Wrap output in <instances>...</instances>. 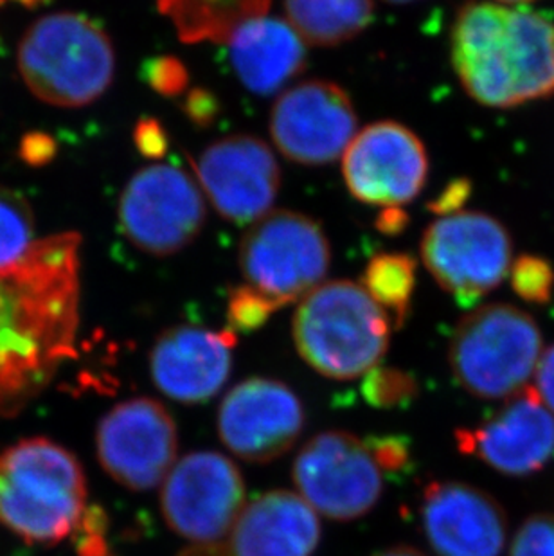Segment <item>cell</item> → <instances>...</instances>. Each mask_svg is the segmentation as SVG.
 I'll return each mask as SVG.
<instances>
[{
    "label": "cell",
    "mask_w": 554,
    "mask_h": 556,
    "mask_svg": "<svg viewBox=\"0 0 554 556\" xmlns=\"http://www.w3.org/2000/svg\"><path fill=\"white\" fill-rule=\"evenodd\" d=\"M421 525L438 556H501L506 547L504 509L470 484L430 483L421 498Z\"/></svg>",
    "instance_id": "cell-17"
},
{
    "label": "cell",
    "mask_w": 554,
    "mask_h": 556,
    "mask_svg": "<svg viewBox=\"0 0 554 556\" xmlns=\"http://www.w3.org/2000/svg\"><path fill=\"white\" fill-rule=\"evenodd\" d=\"M186 43H227L245 22L267 15L273 0H158Z\"/></svg>",
    "instance_id": "cell-23"
},
{
    "label": "cell",
    "mask_w": 554,
    "mask_h": 556,
    "mask_svg": "<svg viewBox=\"0 0 554 556\" xmlns=\"http://www.w3.org/2000/svg\"><path fill=\"white\" fill-rule=\"evenodd\" d=\"M144 76L150 87L164 98H177L189 87V71L175 56L148 60Z\"/></svg>",
    "instance_id": "cell-31"
},
{
    "label": "cell",
    "mask_w": 554,
    "mask_h": 556,
    "mask_svg": "<svg viewBox=\"0 0 554 556\" xmlns=\"http://www.w3.org/2000/svg\"><path fill=\"white\" fill-rule=\"evenodd\" d=\"M389 2H394V4H408V2H416V0H389Z\"/></svg>",
    "instance_id": "cell-43"
},
{
    "label": "cell",
    "mask_w": 554,
    "mask_h": 556,
    "mask_svg": "<svg viewBox=\"0 0 554 556\" xmlns=\"http://www.w3.org/2000/svg\"><path fill=\"white\" fill-rule=\"evenodd\" d=\"M512 254L506 227L476 211L440 216L421 240L425 267L461 306H474L498 289L509 274Z\"/></svg>",
    "instance_id": "cell-7"
},
{
    "label": "cell",
    "mask_w": 554,
    "mask_h": 556,
    "mask_svg": "<svg viewBox=\"0 0 554 556\" xmlns=\"http://www.w3.org/2000/svg\"><path fill=\"white\" fill-rule=\"evenodd\" d=\"M37 242L32 205L15 189L0 186V270L22 262Z\"/></svg>",
    "instance_id": "cell-26"
},
{
    "label": "cell",
    "mask_w": 554,
    "mask_h": 556,
    "mask_svg": "<svg viewBox=\"0 0 554 556\" xmlns=\"http://www.w3.org/2000/svg\"><path fill=\"white\" fill-rule=\"evenodd\" d=\"M79 249L76 232L38 238L0 270V418L24 409L76 357Z\"/></svg>",
    "instance_id": "cell-1"
},
{
    "label": "cell",
    "mask_w": 554,
    "mask_h": 556,
    "mask_svg": "<svg viewBox=\"0 0 554 556\" xmlns=\"http://www.w3.org/2000/svg\"><path fill=\"white\" fill-rule=\"evenodd\" d=\"M303 427L298 394L273 378H247L225 394L218 410L221 440L249 463H270L287 454Z\"/></svg>",
    "instance_id": "cell-15"
},
{
    "label": "cell",
    "mask_w": 554,
    "mask_h": 556,
    "mask_svg": "<svg viewBox=\"0 0 554 556\" xmlns=\"http://www.w3.org/2000/svg\"><path fill=\"white\" fill-rule=\"evenodd\" d=\"M18 73L38 100L63 109L105 96L115 76V51L101 24L73 11L40 16L24 33Z\"/></svg>",
    "instance_id": "cell-3"
},
{
    "label": "cell",
    "mask_w": 554,
    "mask_h": 556,
    "mask_svg": "<svg viewBox=\"0 0 554 556\" xmlns=\"http://www.w3.org/2000/svg\"><path fill=\"white\" fill-rule=\"evenodd\" d=\"M227 43L236 78L252 94H276L306 65L303 38L290 22L276 16L245 22Z\"/></svg>",
    "instance_id": "cell-21"
},
{
    "label": "cell",
    "mask_w": 554,
    "mask_h": 556,
    "mask_svg": "<svg viewBox=\"0 0 554 556\" xmlns=\"http://www.w3.org/2000/svg\"><path fill=\"white\" fill-rule=\"evenodd\" d=\"M375 556H427L424 553L418 552V549H414V547L408 546H398V547H389V549H383V552L377 553Z\"/></svg>",
    "instance_id": "cell-40"
},
{
    "label": "cell",
    "mask_w": 554,
    "mask_h": 556,
    "mask_svg": "<svg viewBox=\"0 0 554 556\" xmlns=\"http://www.w3.org/2000/svg\"><path fill=\"white\" fill-rule=\"evenodd\" d=\"M364 443L382 473H403L411 465V445L405 435H372Z\"/></svg>",
    "instance_id": "cell-32"
},
{
    "label": "cell",
    "mask_w": 554,
    "mask_h": 556,
    "mask_svg": "<svg viewBox=\"0 0 554 556\" xmlns=\"http://www.w3.org/2000/svg\"><path fill=\"white\" fill-rule=\"evenodd\" d=\"M182 109L194 125L207 126L218 116L221 103L216 100L215 94H211L210 90L193 89L184 101Z\"/></svg>",
    "instance_id": "cell-35"
},
{
    "label": "cell",
    "mask_w": 554,
    "mask_h": 556,
    "mask_svg": "<svg viewBox=\"0 0 554 556\" xmlns=\"http://www.w3.org/2000/svg\"><path fill=\"white\" fill-rule=\"evenodd\" d=\"M378 231L386 232V235H398V232H402L405 227H407V215H405V211L402 207H396V210H383L382 215L378 216L377 220Z\"/></svg>",
    "instance_id": "cell-38"
},
{
    "label": "cell",
    "mask_w": 554,
    "mask_h": 556,
    "mask_svg": "<svg viewBox=\"0 0 554 556\" xmlns=\"http://www.w3.org/2000/svg\"><path fill=\"white\" fill-rule=\"evenodd\" d=\"M235 344V331L169 328L159 336L150 353L153 383L180 404H204L227 382Z\"/></svg>",
    "instance_id": "cell-18"
},
{
    "label": "cell",
    "mask_w": 554,
    "mask_h": 556,
    "mask_svg": "<svg viewBox=\"0 0 554 556\" xmlns=\"http://www.w3.org/2000/svg\"><path fill=\"white\" fill-rule=\"evenodd\" d=\"M277 312L268 301L254 294L243 285L230 290L227 303V330L235 333H251L267 325V320Z\"/></svg>",
    "instance_id": "cell-29"
},
{
    "label": "cell",
    "mask_w": 554,
    "mask_h": 556,
    "mask_svg": "<svg viewBox=\"0 0 554 556\" xmlns=\"http://www.w3.org/2000/svg\"><path fill=\"white\" fill-rule=\"evenodd\" d=\"M507 18L509 8L468 2L450 33V56L461 85L477 103L493 109L515 106L504 62Z\"/></svg>",
    "instance_id": "cell-19"
},
{
    "label": "cell",
    "mask_w": 554,
    "mask_h": 556,
    "mask_svg": "<svg viewBox=\"0 0 554 556\" xmlns=\"http://www.w3.org/2000/svg\"><path fill=\"white\" fill-rule=\"evenodd\" d=\"M419 386L411 372L377 366L362 380V396L378 409H402L418 396Z\"/></svg>",
    "instance_id": "cell-27"
},
{
    "label": "cell",
    "mask_w": 554,
    "mask_h": 556,
    "mask_svg": "<svg viewBox=\"0 0 554 556\" xmlns=\"http://www.w3.org/2000/svg\"><path fill=\"white\" fill-rule=\"evenodd\" d=\"M194 174L225 220L245 226L268 215L281 188V169L267 142L236 134L200 153Z\"/></svg>",
    "instance_id": "cell-14"
},
{
    "label": "cell",
    "mask_w": 554,
    "mask_h": 556,
    "mask_svg": "<svg viewBox=\"0 0 554 556\" xmlns=\"http://www.w3.org/2000/svg\"><path fill=\"white\" fill-rule=\"evenodd\" d=\"M459 451L504 476L539 472L554 456V416L537 389L524 388L474 429L455 432Z\"/></svg>",
    "instance_id": "cell-16"
},
{
    "label": "cell",
    "mask_w": 554,
    "mask_h": 556,
    "mask_svg": "<svg viewBox=\"0 0 554 556\" xmlns=\"http://www.w3.org/2000/svg\"><path fill=\"white\" fill-rule=\"evenodd\" d=\"M356 128L350 94L326 79H309L285 90L270 112L274 144L303 166L335 163L355 139Z\"/></svg>",
    "instance_id": "cell-13"
},
{
    "label": "cell",
    "mask_w": 554,
    "mask_h": 556,
    "mask_svg": "<svg viewBox=\"0 0 554 556\" xmlns=\"http://www.w3.org/2000/svg\"><path fill=\"white\" fill-rule=\"evenodd\" d=\"M4 2H8V0H0V4H4ZM15 2H21L24 5H38L46 2V0H15Z\"/></svg>",
    "instance_id": "cell-41"
},
{
    "label": "cell",
    "mask_w": 554,
    "mask_h": 556,
    "mask_svg": "<svg viewBox=\"0 0 554 556\" xmlns=\"http://www.w3.org/2000/svg\"><path fill=\"white\" fill-rule=\"evenodd\" d=\"M429 153L411 128L378 122L356 134L342 157V175L358 202L383 210L411 204L429 179Z\"/></svg>",
    "instance_id": "cell-12"
},
{
    "label": "cell",
    "mask_w": 554,
    "mask_h": 556,
    "mask_svg": "<svg viewBox=\"0 0 554 556\" xmlns=\"http://www.w3.org/2000/svg\"><path fill=\"white\" fill-rule=\"evenodd\" d=\"M418 263L405 252H382L367 263L362 287L386 309L391 325L400 330L407 323L416 289Z\"/></svg>",
    "instance_id": "cell-25"
},
{
    "label": "cell",
    "mask_w": 554,
    "mask_h": 556,
    "mask_svg": "<svg viewBox=\"0 0 554 556\" xmlns=\"http://www.w3.org/2000/svg\"><path fill=\"white\" fill-rule=\"evenodd\" d=\"M87 511L78 457L49 438H27L0 452V526L27 544L56 546Z\"/></svg>",
    "instance_id": "cell-2"
},
{
    "label": "cell",
    "mask_w": 554,
    "mask_h": 556,
    "mask_svg": "<svg viewBox=\"0 0 554 556\" xmlns=\"http://www.w3.org/2000/svg\"><path fill=\"white\" fill-rule=\"evenodd\" d=\"M238 257L241 285L281 309L323 285L331 265L330 240L314 218L273 211L243 235Z\"/></svg>",
    "instance_id": "cell-6"
},
{
    "label": "cell",
    "mask_w": 554,
    "mask_h": 556,
    "mask_svg": "<svg viewBox=\"0 0 554 556\" xmlns=\"http://www.w3.org/2000/svg\"><path fill=\"white\" fill-rule=\"evenodd\" d=\"M471 182L468 179H455L441 191L440 197L430 202V211L435 215L449 216L459 213L461 207L470 199Z\"/></svg>",
    "instance_id": "cell-36"
},
{
    "label": "cell",
    "mask_w": 554,
    "mask_h": 556,
    "mask_svg": "<svg viewBox=\"0 0 554 556\" xmlns=\"http://www.w3.org/2000/svg\"><path fill=\"white\" fill-rule=\"evenodd\" d=\"M534 372H537V393L554 415V344L542 353Z\"/></svg>",
    "instance_id": "cell-37"
},
{
    "label": "cell",
    "mask_w": 554,
    "mask_h": 556,
    "mask_svg": "<svg viewBox=\"0 0 554 556\" xmlns=\"http://www.w3.org/2000/svg\"><path fill=\"white\" fill-rule=\"evenodd\" d=\"M501 4H524V2H533V0H498Z\"/></svg>",
    "instance_id": "cell-42"
},
{
    "label": "cell",
    "mask_w": 554,
    "mask_h": 556,
    "mask_svg": "<svg viewBox=\"0 0 554 556\" xmlns=\"http://www.w3.org/2000/svg\"><path fill=\"white\" fill-rule=\"evenodd\" d=\"M285 11L304 42L335 48L372 24L375 4L373 0H285Z\"/></svg>",
    "instance_id": "cell-24"
},
{
    "label": "cell",
    "mask_w": 554,
    "mask_h": 556,
    "mask_svg": "<svg viewBox=\"0 0 554 556\" xmlns=\"http://www.w3.org/2000/svg\"><path fill=\"white\" fill-rule=\"evenodd\" d=\"M509 283L520 300L545 305L553 295L554 268L544 257L522 254L509 267Z\"/></svg>",
    "instance_id": "cell-28"
},
{
    "label": "cell",
    "mask_w": 554,
    "mask_h": 556,
    "mask_svg": "<svg viewBox=\"0 0 554 556\" xmlns=\"http://www.w3.org/2000/svg\"><path fill=\"white\" fill-rule=\"evenodd\" d=\"M96 451L101 467L115 483L147 492L164 483L175 465L177 426L158 400H125L101 418Z\"/></svg>",
    "instance_id": "cell-11"
},
{
    "label": "cell",
    "mask_w": 554,
    "mask_h": 556,
    "mask_svg": "<svg viewBox=\"0 0 554 556\" xmlns=\"http://www.w3.org/2000/svg\"><path fill=\"white\" fill-rule=\"evenodd\" d=\"M134 141H136L139 152L147 157H163L167 150L166 130L158 119H152V117L137 123Z\"/></svg>",
    "instance_id": "cell-34"
},
{
    "label": "cell",
    "mask_w": 554,
    "mask_h": 556,
    "mask_svg": "<svg viewBox=\"0 0 554 556\" xmlns=\"http://www.w3.org/2000/svg\"><path fill=\"white\" fill-rule=\"evenodd\" d=\"M292 336L310 368L335 380H351L382 361L391 319L362 285L340 279L319 285L301 300Z\"/></svg>",
    "instance_id": "cell-4"
},
{
    "label": "cell",
    "mask_w": 554,
    "mask_h": 556,
    "mask_svg": "<svg viewBox=\"0 0 554 556\" xmlns=\"http://www.w3.org/2000/svg\"><path fill=\"white\" fill-rule=\"evenodd\" d=\"M299 495L328 519L355 520L369 514L382 495L383 473L364 440L350 432L317 434L293 463Z\"/></svg>",
    "instance_id": "cell-9"
},
{
    "label": "cell",
    "mask_w": 554,
    "mask_h": 556,
    "mask_svg": "<svg viewBox=\"0 0 554 556\" xmlns=\"http://www.w3.org/2000/svg\"><path fill=\"white\" fill-rule=\"evenodd\" d=\"M117 218L134 248L150 256H173L204 229V194L184 169L152 164L126 182Z\"/></svg>",
    "instance_id": "cell-8"
},
{
    "label": "cell",
    "mask_w": 554,
    "mask_h": 556,
    "mask_svg": "<svg viewBox=\"0 0 554 556\" xmlns=\"http://www.w3.org/2000/svg\"><path fill=\"white\" fill-rule=\"evenodd\" d=\"M245 508V484L229 457L193 452L164 479L161 509L177 535L194 544L221 542Z\"/></svg>",
    "instance_id": "cell-10"
},
{
    "label": "cell",
    "mask_w": 554,
    "mask_h": 556,
    "mask_svg": "<svg viewBox=\"0 0 554 556\" xmlns=\"http://www.w3.org/2000/svg\"><path fill=\"white\" fill-rule=\"evenodd\" d=\"M319 541L317 511L299 494L273 490L247 504L229 547L235 556H312Z\"/></svg>",
    "instance_id": "cell-20"
},
{
    "label": "cell",
    "mask_w": 554,
    "mask_h": 556,
    "mask_svg": "<svg viewBox=\"0 0 554 556\" xmlns=\"http://www.w3.org/2000/svg\"><path fill=\"white\" fill-rule=\"evenodd\" d=\"M178 556H235L229 544H221V542H207V544H194V546L186 547Z\"/></svg>",
    "instance_id": "cell-39"
},
{
    "label": "cell",
    "mask_w": 554,
    "mask_h": 556,
    "mask_svg": "<svg viewBox=\"0 0 554 556\" xmlns=\"http://www.w3.org/2000/svg\"><path fill=\"white\" fill-rule=\"evenodd\" d=\"M537 320L506 303L465 315L450 339L449 361L461 388L476 399H509L528 386L542 357Z\"/></svg>",
    "instance_id": "cell-5"
},
{
    "label": "cell",
    "mask_w": 554,
    "mask_h": 556,
    "mask_svg": "<svg viewBox=\"0 0 554 556\" xmlns=\"http://www.w3.org/2000/svg\"><path fill=\"white\" fill-rule=\"evenodd\" d=\"M509 556H554V514L529 517L518 528Z\"/></svg>",
    "instance_id": "cell-30"
},
{
    "label": "cell",
    "mask_w": 554,
    "mask_h": 556,
    "mask_svg": "<svg viewBox=\"0 0 554 556\" xmlns=\"http://www.w3.org/2000/svg\"><path fill=\"white\" fill-rule=\"evenodd\" d=\"M504 62L515 106L554 96V24L531 11L509 10Z\"/></svg>",
    "instance_id": "cell-22"
},
{
    "label": "cell",
    "mask_w": 554,
    "mask_h": 556,
    "mask_svg": "<svg viewBox=\"0 0 554 556\" xmlns=\"http://www.w3.org/2000/svg\"><path fill=\"white\" fill-rule=\"evenodd\" d=\"M73 536L79 556H112L106 544V517L100 508H87Z\"/></svg>",
    "instance_id": "cell-33"
}]
</instances>
